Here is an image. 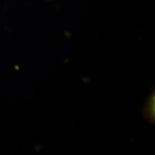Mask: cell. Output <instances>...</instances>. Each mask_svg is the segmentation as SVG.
Instances as JSON below:
<instances>
[{
	"label": "cell",
	"mask_w": 155,
	"mask_h": 155,
	"mask_svg": "<svg viewBox=\"0 0 155 155\" xmlns=\"http://www.w3.org/2000/svg\"><path fill=\"white\" fill-rule=\"evenodd\" d=\"M145 114L147 118H150V121L152 122V118H153V121L154 119V95L153 94V96H151L149 98V102L147 103V104L146 106V109H145Z\"/></svg>",
	"instance_id": "cell-1"
}]
</instances>
